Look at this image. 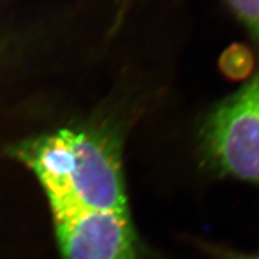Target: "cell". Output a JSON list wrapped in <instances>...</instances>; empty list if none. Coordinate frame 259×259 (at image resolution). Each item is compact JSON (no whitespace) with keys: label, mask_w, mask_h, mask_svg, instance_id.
I'll list each match as a JSON object with an SVG mask.
<instances>
[{"label":"cell","mask_w":259,"mask_h":259,"mask_svg":"<svg viewBox=\"0 0 259 259\" xmlns=\"http://www.w3.org/2000/svg\"><path fill=\"white\" fill-rule=\"evenodd\" d=\"M225 259H259V252L257 253H234V252H226Z\"/></svg>","instance_id":"6"},{"label":"cell","mask_w":259,"mask_h":259,"mask_svg":"<svg viewBox=\"0 0 259 259\" xmlns=\"http://www.w3.org/2000/svg\"><path fill=\"white\" fill-rule=\"evenodd\" d=\"M204 148L222 173L259 184V74L212 112Z\"/></svg>","instance_id":"2"},{"label":"cell","mask_w":259,"mask_h":259,"mask_svg":"<svg viewBox=\"0 0 259 259\" xmlns=\"http://www.w3.org/2000/svg\"><path fill=\"white\" fill-rule=\"evenodd\" d=\"M12 154L36 176L52 211L80 208L128 213L120 157L106 135L65 128L29 139Z\"/></svg>","instance_id":"1"},{"label":"cell","mask_w":259,"mask_h":259,"mask_svg":"<svg viewBox=\"0 0 259 259\" xmlns=\"http://www.w3.org/2000/svg\"><path fill=\"white\" fill-rule=\"evenodd\" d=\"M52 215L63 259H138L130 213L63 208Z\"/></svg>","instance_id":"3"},{"label":"cell","mask_w":259,"mask_h":259,"mask_svg":"<svg viewBox=\"0 0 259 259\" xmlns=\"http://www.w3.org/2000/svg\"><path fill=\"white\" fill-rule=\"evenodd\" d=\"M259 40V0H225Z\"/></svg>","instance_id":"5"},{"label":"cell","mask_w":259,"mask_h":259,"mask_svg":"<svg viewBox=\"0 0 259 259\" xmlns=\"http://www.w3.org/2000/svg\"><path fill=\"white\" fill-rule=\"evenodd\" d=\"M220 66L227 77L238 80L251 73L253 67V57L247 47L242 45H233L223 52L220 59Z\"/></svg>","instance_id":"4"}]
</instances>
